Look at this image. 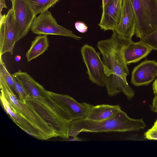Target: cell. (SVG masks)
Here are the masks:
<instances>
[{
    "instance_id": "obj_7",
    "label": "cell",
    "mask_w": 157,
    "mask_h": 157,
    "mask_svg": "<svg viewBox=\"0 0 157 157\" xmlns=\"http://www.w3.org/2000/svg\"><path fill=\"white\" fill-rule=\"evenodd\" d=\"M10 0L15 23L17 42L28 34L36 15L25 0Z\"/></svg>"
},
{
    "instance_id": "obj_22",
    "label": "cell",
    "mask_w": 157,
    "mask_h": 157,
    "mask_svg": "<svg viewBox=\"0 0 157 157\" xmlns=\"http://www.w3.org/2000/svg\"><path fill=\"white\" fill-rule=\"evenodd\" d=\"M76 29L81 33H85L88 30V27L86 24L81 21H77L75 24Z\"/></svg>"
},
{
    "instance_id": "obj_19",
    "label": "cell",
    "mask_w": 157,
    "mask_h": 157,
    "mask_svg": "<svg viewBox=\"0 0 157 157\" xmlns=\"http://www.w3.org/2000/svg\"><path fill=\"white\" fill-rule=\"evenodd\" d=\"M152 49L157 51V28L153 32L140 39Z\"/></svg>"
},
{
    "instance_id": "obj_12",
    "label": "cell",
    "mask_w": 157,
    "mask_h": 157,
    "mask_svg": "<svg viewBox=\"0 0 157 157\" xmlns=\"http://www.w3.org/2000/svg\"><path fill=\"white\" fill-rule=\"evenodd\" d=\"M157 76V62L154 60L142 62L133 69L131 82L136 86H147Z\"/></svg>"
},
{
    "instance_id": "obj_18",
    "label": "cell",
    "mask_w": 157,
    "mask_h": 157,
    "mask_svg": "<svg viewBox=\"0 0 157 157\" xmlns=\"http://www.w3.org/2000/svg\"><path fill=\"white\" fill-rule=\"evenodd\" d=\"M0 75L15 92L14 77L7 70L2 57H0Z\"/></svg>"
},
{
    "instance_id": "obj_16",
    "label": "cell",
    "mask_w": 157,
    "mask_h": 157,
    "mask_svg": "<svg viewBox=\"0 0 157 157\" xmlns=\"http://www.w3.org/2000/svg\"><path fill=\"white\" fill-rule=\"evenodd\" d=\"M47 35H39L32 41L31 46L26 53L27 61L29 62L43 54L49 47Z\"/></svg>"
},
{
    "instance_id": "obj_17",
    "label": "cell",
    "mask_w": 157,
    "mask_h": 157,
    "mask_svg": "<svg viewBox=\"0 0 157 157\" xmlns=\"http://www.w3.org/2000/svg\"><path fill=\"white\" fill-rule=\"evenodd\" d=\"M36 15L53 6L59 0H25Z\"/></svg>"
},
{
    "instance_id": "obj_14",
    "label": "cell",
    "mask_w": 157,
    "mask_h": 157,
    "mask_svg": "<svg viewBox=\"0 0 157 157\" xmlns=\"http://www.w3.org/2000/svg\"><path fill=\"white\" fill-rule=\"evenodd\" d=\"M153 49L143 41L130 44L124 50V56L127 64L137 62L146 57Z\"/></svg>"
},
{
    "instance_id": "obj_3",
    "label": "cell",
    "mask_w": 157,
    "mask_h": 157,
    "mask_svg": "<svg viewBox=\"0 0 157 157\" xmlns=\"http://www.w3.org/2000/svg\"><path fill=\"white\" fill-rule=\"evenodd\" d=\"M0 88L7 99L22 116L44 136L46 140L57 137L53 129L33 109L17 97L1 75Z\"/></svg>"
},
{
    "instance_id": "obj_27",
    "label": "cell",
    "mask_w": 157,
    "mask_h": 157,
    "mask_svg": "<svg viewBox=\"0 0 157 157\" xmlns=\"http://www.w3.org/2000/svg\"><path fill=\"white\" fill-rule=\"evenodd\" d=\"M111 0H102V9H103L105 6L107 4V3L110 1Z\"/></svg>"
},
{
    "instance_id": "obj_13",
    "label": "cell",
    "mask_w": 157,
    "mask_h": 157,
    "mask_svg": "<svg viewBox=\"0 0 157 157\" xmlns=\"http://www.w3.org/2000/svg\"><path fill=\"white\" fill-rule=\"evenodd\" d=\"M136 18L130 0H123L121 18L115 31L121 36L131 38L135 34Z\"/></svg>"
},
{
    "instance_id": "obj_28",
    "label": "cell",
    "mask_w": 157,
    "mask_h": 157,
    "mask_svg": "<svg viewBox=\"0 0 157 157\" xmlns=\"http://www.w3.org/2000/svg\"><path fill=\"white\" fill-rule=\"evenodd\" d=\"M21 59V57L19 55H17L15 56V60L17 61H19Z\"/></svg>"
},
{
    "instance_id": "obj_26",
    "label": "cell",
    "mask_w": 157,
    "mask_h": 157,
    "mask_svg": "<svg viewBox=\"0 0 157 157\" xmlns=\"http://www.w3.org/2000/svg\"><path fill=\"white\" fill-rule=\"evenodd\" d=\"M152 89L154 94L157 95V78L154 81L152 85Z\"/></svg>"
},
{
    "instance_id": "obj_25",
    "label": "cell",
    "mask_w": 157,
    "mask_h": 157,
    "mask_svg": "<svg viewBox=\"0 0 157 157\" xmlns=\"http://www.w3.org/2000/svg\"><path fill=\"white\" fill-rule=\"evenodd\" d=\"M4 8H7V7L6 4L5 0H0V17L2 15V12L3 9Z\"/></svg>"
},
{
    "instance_id": "obj_2",
    "label": "cell",
    "mask_w": 157,
    "mask_h": 157,
    "mask_svg": "<svg viewBox=\"0 0 157 157\" xmlns=\"http://www.w3.org/2000/svg\"><path fill=\"white\" fill-rule=\"evenodd\" d=\"M145 127L146 124L142 119L132 118L121 110L113 117L102 121L84 118L73 121L70 123L69 136H77L82 132L137 131Z\"/></svg>"
},
{
    "instance_id": "obj_23",
    "label": "cell",
    "mask_w": 157,
    "mask_h": 157,
    "mask_svg": "<svg viewBox=\"0 0 157 157\" xmlns=\"http://www.w3.org/2000/svg\"><path fill=\"white\" fill-rule=\"evenodd\" d=\"M151 109L153 111L157 113V95H155L153 99Z\"/></svg>"
},
{
    "instance_id": "obj_5",
    "label": "cell",
    "mask_w": 157,
    "mask_h": 157,
    "mask_svg": "<svg viewBox=\"0 0 157 157\" xmlns=\"http://www.w3.org/2000/svg\"><path fill=\"white\" fill-rule=\"evenodd\" d=\"M30 29L34 34L42 35L61 36L79 40L82 37L73 32L58 24L51 12L47 10L36 17Z\"/></svg>"
},
{
    "instance_id": "obj_10",
    "label": "cell",
    "mask_w": 157,
    "mask_h": 157,
    "mask_svg": "<svg viewBox=\"0 0 157 157\" xmlns=\"http://www.w3.org/2000/svg\"><path fill=\"white\" fill-rule=\"evenodd\" d=\"M0 98L2 106L5 112L21 129L38 139L46 140L44 136L16 110L1 91Z\"/></svg>"
},
{
    "instance_id": "obj_15",
    "label": "cell",
    "mask_w": 157,
    "mask_h": 157,
    "mask_svg": "<svg viewBox=\"0 0 157 157\" xmlns=\"http://www.w3.org/2000/svg\"><path fill=\"white\" fill-rule=\"evenodd\" d=\"M121 110V107L119 105L101 104L93 105L86 118L93 121H102L113 117Z\"/></svg>"
},
{
    "instance_id": "obj_9",
    "label": "cell",
    "mask_w": 157,
    "mask_h": 157,
    "mask_svg": "<svg viewBox=\"0 0 157 157\" xmlns=\"http://www.w3.org/2000/svg\"><path fill=\"white\" fill-rule=\"evenodd\" d=\"M0 18V57H1L6 52L13 55L17 42V34L12 8L9 10L6 14L2 15Z\"/></svg>"
},
{
    "instance_id": "obj_21",
    "label": "cell",
    "mask_w": 157,
    "mask_h": 157,
    "mask_svg": "<svg viewBox=\"0 0 157 157\" xmlns=\"http://www.w3.org/2000/svg\"><path fill=\"white\" fill-rule=\"evenodd\" d=\"M144 136L148 140H157V120L152 127L144 133Z\"/></svg>"
},
{
    "instance_id": "obj_8",
    "label": "cell",
    "mask_w": 157,
    "mask_h": 157,
    "mask_svg": "<svg viewBox=\"0 0 157 157\" xmlns=\"http://www.w3.org/2000/svg\"><path fill=\"white\" fill-rule=\"evenodd\" d=\"M48 94L55 102L64 111L71 122L86 118L93 105L85 102L80 103L68 95L48 91Z\"/></svg>"
},
{
    "instance_id": "obj_24",
    "label": "cell",
    "mask_w": 157,
    "mask_h": 157,
    "mask_svg": "<svg viewBox=\"0 0 157 157\" xmlns=\"http://www.w3.org/2000/svg\"><path fill=\"white\" fill-rule=\"evenodd\" d=\"M71 138H68L64 139L65 141H83L84 140L82 138L79 137L77 136L71 137Z\"/></svg>"
},
{
    "instance_id": "obj_6",
    "label": "cell",
    "mask_w": 157,
    "mask_h": 157,
    "mask_svg": "<svg viewBox=\"0 0 157 157\" xmlns=\"http://www.w3.org/2000/svg\"><path fill=\"white\" fill-rule=\"evenodd\" d=\"M81 52L87 69L86 73L89 79L100 86H105V67L100 56L101 53L87 44L82 46Z\"/></svg>"
},
{
    "instance_id": "obj_11",
    "label": "cell",
    "mask_w": 157,
    "mask_h": 157,
    "mask_svg": "<svg viewBox=\"0 0 157 157\" xmlns=\"http://www.w3.org/2000/svg\"><path fill=\"white\" fill-rule=\"evenodd\" d=\"M123 0H111L102 9L101 18L98 24L104 31H115L121 17Z\"/></svg>"
},
{
    "instance_id": "obj_1",
    "label": "cell",
    "mask_w": 157,
    "mask_h": 157,
    "mask_svg": "<svg viewBox=\"0 0 157 157\" xmlns=\"http://www.w3.org/2000/svg\"><path fill=\"white\" fill-rule=\"evenodd\" d=\"M133 43L132 38L124 37L115 31L109 39L98 42L105 67V86L110 97L122 92L130 100L134 96V91L127 80L129 72L124 56L125 48Z\"/></svg>"
},
{
    "instance_id": "obj_20",
    "label": "cell",
    "mask_w": 157,
    "mask_h": 157,
    "mask_svg": "<svg viewBox=\"0 0 157 157\" xmlns=\"http://www.w3.org/2000/svg\"><path fill=\"white\" fill-rule=\"evenodd\" d=\"M14 83L15 92L17 94L19 98L22 102H25L29 96V94L23 86L14 77Z\"/></svg>"
},
{
    "instance_id": "obj_4",
    "label": "cell",
    "mask_w": 157,
    "mask_h": 157,
    "mask_svg": "<svg viewBox=\"0 0 157 157\" xmlns=\"http://www.w3.org/2000/svg\"><path fill=\"white\" fill-rule=\"evenodd\" d=\"M136 18L135 34L142 39L157 28V0H130Z\"/></svg>"
}]
</instances>
